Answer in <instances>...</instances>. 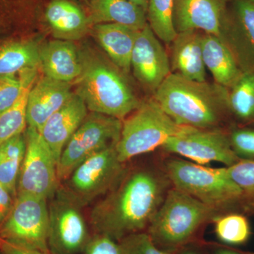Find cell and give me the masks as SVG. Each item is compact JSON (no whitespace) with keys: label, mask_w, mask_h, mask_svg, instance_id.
Returning <instances> with one entry per match:
<instances>
[{"label":"cell","mask_w":254,"mask_h":254,"mask_svg":"<svg viewBox=\"0 0 254 254\" xmlns=\"http://www.w3.org/2000/svg\"><path fill=\"white\" fill-rule=\"evenodd\" d=\"M170 185L165 170H126L92 208L90 220L95 233L119 242L128 235L144 232L163 203Z\"/></svg>","instance_id":"1"},{"label":"cell","mask_w":254,"mask_h":254,"mask_svg":"<svg viewBox=\"0 0 254 254\" xmlns=\"http://www.w3.org/2000/svg\"><path fill=\"white\" fill-rule=\"evenodd\" d=\"M153 98L175 123L198 129L220 128L230 115L228 88L177 73L169 75Z\"/></svg>","instance_id":"2"},{"label":"cell","mask_w":254,"mask_h":254,"mask_svg":"<svg viewBox=\"0 0 254 254\" xmlns=\"http://www.w3.org/2000/svg\"><path fill=\"white\" fill-rule=\"evenodd\" d=\"M81 51V50H80ZM82 71L73 83L75 93L91 113L125 120L142 101L127 78V74L104 58L90 50L81 51Z\"/></svg>","instance_id":"3"},{"label":"cell","mask_w":254,"mask_h":254,"mask_svg":"<svg viewBox=\"0 0 254 254\" xmlns=\"http://www.w3.org/2000/svg\"><path fill=\"white\" fill-rule=\"evenodd\" d=\"M219 211L173 187L168 190L146 232L159 248L175 253L196 240L203 225L216 218Z\"/></svg>","instance_id":"4"},{"label":"cell","mask_w":254,"mask_h":254,"mask_svg":"<svg viewBox=\"0 0 254 254\" xmlns=\"http://www.w3.org/2000/svg\"><path fill=\"white\" fill-rule=\"evenodd\" d=\"M192 127L178 125L153 99L142 101L135 111L123 120L117 153L121 163L162 147L170 138L190 131Z\"/></svg>","instance_id":"5"},{"label":"cell","mask_w":254,"mask_h":254,"mask_svg":"<svg viewBox=\"0 0 254 254\" xmlns=\"http://www.w3.org/2000/svg\"><path fill=\"white\" fill-rule=\"evenodd\" d=\"M165 172L172 185L205 204L221 210L242 203L240 187L226 168H211L182 159H170Z\"/></svg>","instance_id":"6"},{"label":"cell","mask_w":254,"mask_h":254,"mask_svg":"<svg viewBox=\"0 0 254 254\" xmlns=\"http://www.w3.org/2000/svg\"><path fill=\"white\" fill-rule=\"evenodd\" d=\"M125 172V163L119 160L113 145L83 160L63 182L61 190L81 208L106 194Z\"/></svg>","instance_id":"7"},{"label":"cell","mask_w":254,"mask_h":254,"mask_svg":"<svg viewBox=\"0 0 254 254\" xmlns=\"http://www.w3.org/2000/svg\"><path fill=\"white\" fill-rule=\"evenodd\" d=\"M47 200L33 195H16L9 216L0 226V240L26 250L50 252Z\"/></svg>","instance_id":"8"},{"label":"cell","mask_w":254,"mask_h":254,"mask_svg":"<svg viewBox=\"0 0 254 254\" xmlns=\"http://www.w3.org/2000/svg\"><path fill=\"white\" fill-rule=\"evenodd\" d=\"M122 128L123 120L102 114L88 113L63 150L57 167L59 183L64 181L83 160L117 145Z\"/></svg>","instance_id":"9"},{"label":"cell","mask_w":254,"mask_h":254,"mask_svg":"<svg viewBox=\"0 0 254 254\" xmlns=\"http://www.w3.org/2000/svg\"><path fill=\"white\" fill-rule=\"evenodd\" d=\"M26 148L20 170L17 194L51 198L60 187L54 155L41 133L28 127L24 132Z\"/></svg>","instance_id":"10"},{"label":"cell","mask_w":254,"mask_h":254,"mask_svg":"<svg viewBox=\"0 0 254 254\" xmlns=\"http://www.w3.org/2000/svg\"><path fill=\"white\" fill-rule=\"evenodd\" d=\"M48 205V248L52 254H81L91 235L81 207L57 190Z\"/></svg>","instance_id":"11"},{"label":"cell","mask_w":254,"mask_h":254,"mask_svg":"<svg viewBox=\"0 0 254 254\" xmlns=\"http://www.w3.org/2000/svg\"><path fill=\"white\" fill-rule=\"evenodd\" d=\"M161 148L165 152L180 155L201 165L218 162L230 167L240 160L232 149L230 136L220 128H192L170 138Z\"/></svg>","instance_id":"12"},{"label":"cell","mask_w":254,"mask_h":254,"mask_svg":"<svg viewBox=\"0 0 254 254\" xmlns=\"http://www.w3.org/2000/svg\"><path fill=\"white\" fill-rule=\"evenodd\" d=\"M218 37L242 72H254V0L227 1Z\"/></svg>","instance_id":"13"},{"label":"cell","mask_w":254,"mask_h":254,"mask_svg":"<svg viewBox=\"0 0 254 254\" xmlns=\"http://www.w3.org/2000/svg\"><path fill=\"white\" fill-rule=\"evenodd\" d=\"M131 68L137 81L153 94L171 73L169 55L148 23L137 33Z\"/></svg>","instance_id":"14"},{"label":"cell","mask_w":254,"mask_h":254,"mask_svg":"<svg viewBox=\"0 0 254 254\" xmlns=\"http://www.w3.org/2000/svg\"><path fill=\"white\" fill-rule=\"evenodd\" d=\"M228 0H174L177 33L198 30L218 36Z\"/></svg>","instance_id":"15"},{"label":"cell","mask_w":254,"mask_h":254,"mask_svg":"<svg viewBox=\"0 0 254 254\" xmlns=\"http://www.w3.org/2000/svg\"><path fill=\"white\" fill-rule=\"evenodd\" d=\"M71 84L46 76L35 81L28 93V127L41 131L50 117L73 95Z\"/></svg>","instance_id":"16"},{"label":"cell","mask_w":254,"mask_h":254,"mask_svg":"<svg viewBox=\"0 0 254 254\" xmlns=\"http://www.w3.org/2000/svg\"><path fill=\"white\" fill-rule=\"evenodd\" d=\"M83 100L73 93L68 101L53 114L40 131L58 163L65 145L88 115Z\"/></svg>","instance_id":"17"},{"label":"cell","mask_w":254,"mask_h":254,"mask_svg":"<svg viewBox=\"0 0 254 254\" xmlns=\"http://www.w3.org/2000/svg\"><path fill=\"white\" fill-rule=\"evenodd\" d=\"M203 31L198 30L177 33L170 43L171 73H177L192 81H206V67L203 58Z\"/></svg>","instance_id":"18"},{"label":"cell","mask_w":254,"mask_h":254,"mask_svg":"<svg viewBox=\"0 0 254 254\" xmlns=\"http://www.w3.org/2000/svg\"><path fill=\"white\" fill-rule=\"evenodd\" d=\"M40 66L45 76L71 83L82 71L81 51L73 41L56 39L39 47Z\"/></svg>","instance_id":"19"},{"label":"cell","mask_w":254,"mask_h":254,"mask_svg":"<svg viewBox=\"0 0 254 254\" xmlns=\"http://www.w3.org/2000/svg\"><path fill=\"white\" fill-rule=\"evenodd\" d=\"M45 15L56 39L68 41L81 39L92 26L84 11L68 0L50 1Z\"/></svg>","instance_id":"20"},{"label":"cell","mask_w":254,"mask_h":254,"mask_svg":"<svg viewBox=\"0 0 254 254\" xmlns=\"http://www.w3.org/2000/svg\"><path fill=\"white\" fill-rule=\"evenodd\" d=\"M93 26V36L110 61L128 75L131 70L132 50L138 31L118 23Z\"/></svg>","instance_id":"21"},{"label":"cell","mask_w":254,"mask_h":254,"mask_svg":"<svg viewBox=\"0 0 254 254\" xmlns=\"http://www.w3.org/2000/svg\"><path fill=\"white\" fill-rule=\"evenodd\" d=\"M202 51L205 67L211 73L215 83L228 89L231 88L244 73L231 52L218 36L204 32Z\"/></svg>","instance_id":"22"},{"label":"cell","mask_w":254,"mask_h":254,"mask_svg":"<svg viewBox=\"0 0 254 254\" xmlns=\"http://www.w3.org/2000/svg\"><path fill=\"white\" fill-rule=\"evenodd\" d=\"M88 16L92 26L118 23L140 31L148 23L144 10L128 0H91Z\"/></svg>","instance_id":"23"},{"label":"cell","mask_w":254,"mask_h":254,"mask_svg":"<svg viewBox=\"0 0 254 254\" xmlns=\"http://www.w3.org/2000/svg\"><path fill=\"white\" fill-rule=\"evenodd\" d=\"M38 66L39 47L35 42L14 41L0 45V76L17 74Z\"/></svg>","instance_id":"24"},{"label":"cell","mask_w":254,"mask_h":254,"mask_svg":"<svg viewBox=\"0 0 254 254\" xmlns=\"http://www.w3.org/2000/svg\"><path fill=\"white\" fill-rule=\"evenodd\" d=\"M26 148L24 133L9 138L0 145V184L15 197L17 195L18 177Z\"/></svg>","instance_id":"25"},{"label":"cell","mask_w":254,"mask_h":254,"mask_svg":"<svg viewBox=\"0 0 254 254\" xmlns=\"http://www.w3.org/2000/svg\"><path fill=\"white\" fill-rule=\"evenodd\" d=\"M229 110L239 121L254 123V72L244 73L229 89Z\"/></svg>","instance_id":"26"},{"label":"cell","mask_w":254,"mask_h":254,"mask_svg":"<svg viewBox=\"0 0 254 254\" xmlns=\"http://www.w3.org/2000/svg\"><path fill=\"white\" fill-rule=\"evenodd\" d=\"M174 0H148L147 22L160 41L170 45L177 36L173 24Z\"/></svg>","instance_id":"27"},{"label":"cell","mask_w":254,"mask_h":254,"mask_svg":"<svg viewBox=\"0 0 254 254\" xmlns=\"http://www.w3.org/2000/svg\"><path fill=\"white\" fill-rule=\"evenodd\" d=\"M33 83L34 82L25 88L12 106L0 114V145L9 138L23 133L27 128L28 97Z\"/></svg>","instance_id":"28"},{"label":"cell","mask_w":254,"mask_h":254,"mask_svg":"<svg viewBox=\"0 0 254 254\" xmlns=\"http://www.w3.org/2000/svg\"><path fill=\"white\" fill-rule=\"evenodd\" d=\"M215 233L220 242L237 246L247 243L251 236V227L247 218L240 214L218 215L214 218Z\"/></svg>","instance_id":"29"},{"label":"cell","mask_w":254,"mask_h":254,"mask_svg":"<svg viewBox=\"0 0 254 254\" xmlns=\"http://www.w3.org/2000/svg\"><path fill=\"white\" fill-rule=\"evenodd\" d=\"M38 68L17 74L0 76V114L17 101L25 88L36 81Z\"/></svg>","instance_id":"30"},{"label":"cell","mask_w":254,"mask_h":254,"mask_svg":"<svg viewBox=\"0 0 254 254\" xmlns=\"http://www.w3.org/2000/svg\"><path fill=\"white\" fill-rule=\"evenodd\" d=\"M227 173L242 192V203L248 209H254V160L240 159L226 167Z\"/></svg>","instance_id":"31"},{"label":"cell","mask_w":254,"mask_h":254,"mask_svg":"<svg viewBox=\"0 0 254 254\" xmlns=\"http://www.w3.org/2000/svg\"><path fill=\"white\" fill-rule=\"evenodd\" d=\"M122 254H174L155 245L146 232H138L119 241Z\"/></svg>","instance_id":"32"},{"label":"cell","mask_w":254,"mask_h":254,"mask_svg":"<svg viewBox=\"0 0 254 254\" xmlns=\"http://www.w3.org/2000/svg\"><path fill=\"white\" fill-rule=\"evenodd\" d=\"M229 136L232 149L239 158H254V130L237 128Z\"/></svg>","instance_id":"33"},{"label":"cell","mask_w":254,"mask_h":254,"mask_svg":"<svg viewBox=\"0 0 254 254\" xmlns=\"http://www.w3.org/2000/svg\"><path fill=\"white\" fill-rule=\"evenodd\" d=\"M81 254H122V252L118 242L107 235L95 233Z\"/></svg>","instance_id":"34"},{"label":"cell","mask_w":254,"mask_h":254,"mask_svg":"<svg viewBox=\"0 0 254 254\" xmlns=\"http://www.w3.org/2000/svg\"><path fill=\"white\" fill-rule=\"evenodd\" d=\"M15 199L16 197L0 184V226L9 216Z\"/></svg>","instance_id":"35"},{"label":"cell","mask_w":254,"mask_h":254,"mask_svg":"<svg viewBox=\"0 0 254 254\" xmlns=\"http://www.w3.org/2000/svg\"><path fill=\"white\" fill-rule=\"evenodd\" d=\"M0 251L3 254H52L50 252L41 251L26 250L6 243L0 240Z\"/></svg>","instance_id":"36"},{"label":"cell","mask_w":254,"mask_h":254,"mask_svg":"<svg viewBox=\"0 0 254 254\" xmlns=\"http://www.w3.org/2000/svg\"><path fill=\"white\" fill-rule=\"evenodd\" d=\"M214 254H246L237 251L229 250L226 248H218L214 252Z\"/></svg>","instance_id":"37"},{"label":"cell","mask_w":254,"mask_h":254,"mask_svg":"<svg viewBox=\"0 0 254 254\" xmlns=\"http://www.w3.org/2000/svg\"><path fill=\"white\" fill-rule=\"evenodd\" d=\"M128 1H131L133 4L137 5V6H140L146 12L147 8H148V0H128Z\"/></svg>","instance_id":"38"},{"label":"cell","mask_w":254,"mask_h":254,"mask_svg":"<svg viewBox=\"0 0 254 254\" xmlns=\"http://www.w3.org/2000/svg\"><path fill=\"white\" fill-rule=\"evenodd\" d=\"M180 254H199L197 253V252H193V251H185V252H182V253Z\"/></svg>","instance_id":"39"},{"label":"cell","mask_w":254,"mask_h":254,"mask_svg":"<svg viewBox=\"0 0 254 254\" xmlns=\"http://www.w3.org/2000/svg\"><path fill=\"white\" fill-rule=\"evenodd\" d=\"M0 26H1V24H0Z\"/></svg>","instance_id":"40"}]
</instances>
